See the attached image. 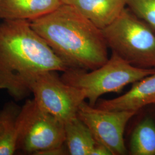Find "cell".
Here are the masks:
<instances>
[{
  "label": "cell",
  "mask_w": 155,
  "mask_h": 155,
  "mask_svg": "<svg viewBox=\"0 0 155 155\" xmlns=\"http://www.w3.org/2000/svg\"><path fill=\"white\" fill-rule=\"evenodd\" d=\"M90 155H113V154L106 146L97 143L91 150Z\"/></svg>",
  "instance_id": "obj_15"
},
{
  "label": "cell",
  "mask_w": 155,
  "mask_h": 155,
  "mask_svg": "<svg viewBox=\"0 0 155 155\" xmlns=\"http://www.w3.org/2000/svg\"><path fill=\"white\" fill-rule=\"evenodd\" d=\"M127 6L155 33V0H125Z\"/></svg>",
  "instance_id": "obj_14"
},
{
  "label": "cell",
  "mask_w": 155,
  "mask_h": 155,
  "mask_svg": "<svg viewBox=\"0 0 155 155\" xmlns=\"http://www.w3.org/2000/svg\"><path fill=\"white\" fill-rule=\"evenodd\" d=\"M29 22L69 68L91 71L109 58L102 30L72 5L62 4Z\"/></svg>",
  "instance_id": "obj_2"
},
{
  "label": "cell",
  "mask_w": 155,
  "mask_h": 155,
  "mask_svg": "<svg viewBox=\"0 0 155 155\" xmlns=\"http://www.w3.org/2000/svg\"></svg>",
  "instance_id": "obj_18"
},
{
  "label": "cell",
  "mask_w": 155,
  "mask_h": 155,
  "mask_svg": "<svg viewBox=\"0 0 155 155\" xmlns=\"http://www.w3.org/2000/svg\"><path fill=\"white\" fill-rule=\"evenodd\" d=\"M1 0H0V2H1Z\"/></svg>",
  "instance_id": "obj_17"
},
{
  "label": "cell",
  "mask_w": 155,
  "mask_h": 155,
  "mask_svg": "<svg viewBox=\"0 0 155 155\" xmlns=\"http://www.w3.org/2000/svg\"><path fill=\"white\" fill-rule=\"evenodd\" d=\"M102 31L112 53L134 66L155 69V33L128 8Z\"/></svg>",
  "instance_id": "obj_3"
},
{
  "label": "cell",
  "mask_w": 155,
  "mask_h": 155,
  "mask_svg": "<svg viewBox=\"0 0 155 155\" xmlns=\"http://www.w3.org/2000/svg\"><path fill=\"white\" fill-rule=\"evenodd\" d=\"M64 124L28 100L20 114L17 150L31 155H65Z\"/></svg>",
  "instance_id": "obj_5"
},
{
  "label": "cell",
  "mask_w": 155,
  "mask_h": 155,
  "mask_svg": "<svg viewBox=\"0 0 155 155\" xmlns=\"http://www.w3.org/2000/svg\"><path fill=\"white\" fill-rule=\"evenodd\" d=\"M69 67L27 20L0 24V89L16 101L28 97L40 72H64Z\"/></svg>",
  "instance_id": "obj_1"
},
{
  "label": "cell",
  "mask_w": 155,
  "mask_h": 155,
  "mask_svg": "<svg viewBox=\"0 0 155 155\" xmlns=\"http://www.w3.org/2000/svg\"><path fill=\"white\" fill-rule=\"evenodd\" d=\"M75 1V0H61L63 4H68V5H71Z\"/></svg>",
  "instance_id": "obj_16"
},
{
  "label": "cell",
  "mask_w": 155,
  "mask_h": 155,
  "mask_svg": "<svg viewBox=\"0 0 155 155\" xmlns=\"http://www.w3.org/2000/svg\"><path fill=\"white\" fill-rule=\"evenodd\" d=\"M155 72L153 68L134 66L119 56L112 53L102 66L87 72L82 69L68 68L61 79L67 84L82 90L89 104L94 106L100 97L109 93H119L131 84Z\"/></svg>",
  "instance_id": "obj_4"
},
{
  "label": "cell",
  "mask_w": 155,
  "mask_h": 155,
  "mask_svg": "<svg viewBox=\"0 0 155 155\" xmlns=\"http://www.w3.org/2000/svg\"><path fill=\"white\" fill-rule=\"evenodd\" d=\"M62 4L61 0H1L0 20L31 21L55 11Z\"/></svg>",
  "instance_id": "obj_9"
},
{
  "label": "cell",
  "mask_w": 155,
  "mask_h": 155,
  "mask_svg": "<svg viewBox=\"0 0 155 155\" xmlns=\"http://www.w3.org/2000/svg\"><path fill=\"white\" fill-rule=\"evenodd\" d=\"M136 113L94 107L84 101L79 107L77 116L89 127L97 143L106 146L113 155H122L127 152L124 138L125 127Z\"/></svg>",
  "instance_id": "obj_7"
},
{
  "label": "cell",
  "mask_w": 155,
  "mask_h": 155,
  "mask_svg": "<svg viewBox=\"0 0 155 155\" xmlns=\"http://www.w3.org/2000/svg\"><path fill=\"white\" fill-rule=\"evenodd\" d=\"M31 92L41 109L64 124L77 116L79 106L86 100L82 90L64 82L53 71L37 75Z\"/></svg>",
  "instance_id": "obj_6"
},
{
  "label": "cell",
  "mask_w": 155,
  "mask_h": 155,
  "mask_svg": "<svg viewBox=\"0 0 155 155\" xmlns=\"http://www.w3.org/2000/svg\"><path fill=\"white\" fill-rule=\"evenodd\" d=\"M71 5L101 30L114 22L127 8L125 0H75Z\"/></svg>",
  "instance_id": "obj_10"
},
{
  "label": "cell",
  "mask_w": 155,
  "mask_h": 155,
  "mask_svg": "<svg viewBox=\"0 0 155 155\" xmlns=\"http://www.w3.org/2000/svg\"><path fill=\"white\" fill-rule=\"evenodd\" d=\"M21 109L8 102L0 110V155H14L17 150Z\"/></svg>",
  "instance_id": "obj_11"
},
{
  "label": "cell",
  "mask_w": 155,
  "mask_h": 155,
  "mask_svg": "<svg viewBox=\"0 0 155 155\" xmlns=\"http://www.w3.org/2000/svg\"><path fill=\"white\" fill-rule=\"evenodd\" d=\"M65 144L70 155H90L97 143L89 127L77 116L64 123Z\"/></svg>",
  "instance_id": "obj_12"
},
{
  "label": "cell",
  "mask_w": 155,
  "mask_h": 155,
  "mask_svg": "<svg viewBox=\"0 0 155 155\" xmlns=\"http://www.w3.org/2000/svg\"><path fill=\"white\" fill-rule=\"evenodd\" d=\"M133 155H155V119L146 115L134 128L130 141Z\"/></svg>",
  "instance_id": "obj_13"
},
{
  "label": "cell",
  "mask_w": 155,
  "mask_h": 155,
  "mask_svg": "<svg viewBox=\"0 0 155 155\" xmlns=\"http://www.w3.org/2000/svg\"><path fill=\"white\" fill-rule=\"evenodd\" d=\"M150 105H155V72L133 83L131 89L122 95L111 100H101L98 107L137 113Z\"/></svg>",
  "instance_id": "obj_8"
}]
</instances>
